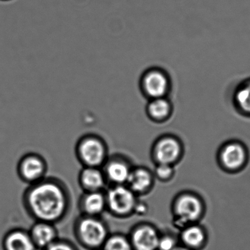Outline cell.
<instances>
[{"mask_svg": "<svg viewBox=\"0 0 250 250\" xmlns=\"http://www.w3.org/2000/svg\"><path fill=\"white\" fill-rule=\"evenodd\" d=\"M22 205L35 221L51 223L64 213L65 198L57 183L42 179L26 188L22 195Z\"/></svg>", "mask_w": 250, "mask_h": 250, "instance_id": "1", "label": "cell"}, {"mask_svg": "<svg viewBox=\"0 0 250 250\" xmlns=\"http://www.w3.org/2000/svg\"><path fill=\"white\" fill-rule=\"evenodd\" d=\"M46 164L43 159L35 154L28 153L21 157L16 166V173L21 182L28 185L38 183L43 179Z\"/></svg>", "mask_w": 250, "mask_h": 250, "instance_id": "2", "label": "cell"}, {"mask_svg": "<svg viewBox=\"0 0 250 250\" xmlns=\"http://www.w3.org/2000/svg\"><path fill=\"white\" fill-rule=\"evenodd\" d=\"M168 75L159 68H151L146 71L141 79L143 92L150 99L164 98L170 89Z\"/></svg>", "mask_w": 250, "mask_h": 250, "instance_id": "3", "label": "cell"}, {"mask_svg": "<svg viewBox=\"0 0 250 250\" xmlns=\"http://www.w3.org/2000/svg\"><path fill=\"white\" fill-rule=\"evenodd\" d=\"M2 250H38L32 242L29 231L15 227L4 233L1 239Z\"/></svg>", "mask_w": 250, "mask_h": 250, "instance_id": "4", "label": "cell"}, {"mask_svg": "<svg viewBox=\"0 0 250 250\" xmlns=\"http://www.w3.org/2000/svg\"><path fill=\"white\" fill-rule=\"evenodd\" d=\"M79 153L86 164L96 166L101 164L105 156V148L101 139L95 136L83 138L79 145Z\"/></svg>", "mask_w": 250, "mask_h": 250, "instance_id": "5", "label": "cell"}, {"mask_svg": "<svg viewBox=\"0 0 250 250\" xmlns=\"http://www.w3.org/2000/svg\"><path fill=\"white\" fill-rule=\"evenodd\" d=\"M108 205L117 214L129 212L135 205L133 193L123 186H117L110 191L108 196Z\"/></svg>", "mask_w": 250, "mask_h": 250, "instance_id": "6", "label": "cell"}, {"mask_svg": "<svg viewBox=\"0 0 250 250\" xmlns=\"http://www.w3.org/2000/svg\"><path fill=\"white\" fill-rule=\"evenodd\" d=\"M79 231L84 243L89 246H99L106 237L105 226L101 222L93 219L83 220L81 223Z\"/></svg>", "mask_w": 250, "mask_h": 250, "instance_id": "7", "label": "cell"}, {"mask_svg": "<svg viewBox=\"0 0 250 250\" xmlns=\"http://www.w3.org/2000/svg\"><path fill=\"white\" fill-rule=\"evenodd\" d=\"M202 205L198 198L192 195H185L178 200L176 213L182 223L195 221L201 215Z\"/></svg>", "mask_w": 250, "mask_h": 250, "instance_id": "8", "label": "cell"}, {"mask_svg": "<svg viewBox=\"0 0 250 250\" xmlns=\"http://www.w3.org/2000/svg\"><path fill=\"white\" fill-rule=\"evenodd\" d=\"M181 153V145L173 136L160 138L155 145V156L160 164H170Z\"/></svg>", "mask_w": 250, "mask_h": 250, "instance_id": "9", "label": "cell"}, {"mask_svg": "<svg viewBox=\"0 0 250 250\" xmlns=\"http://www.w3.org/2000/svg\"><path fill=\"white\" fill-rule=\"evenodd\" d=\"M28 231L38 250H45L55 240V230L51 223L46 222L35 221Z\"/></svg>", "mask_w": 250, "mask_h": 250, "instance_id": "10", "label": "cell"}, {"mask_svg": "<svg viewBox=\"0 0 250 250\" xmlns=\"http://www.w3.org/2000/svg\"><path fill=\"white\" fill-rule=\"evenodd\" d=\"M220 157L226 168L235 170L242 167L245 162L246 151L243 145L239 142H229L223 147Z\"/></svg>", "mask_w": 250, "mask_h": 250, "instance_id": "11", "label": "cell"}, {"mask_svg": "<svg viewBox=\"0 0 250 250\" xmlns=\"http://www.w3.org/2000/svg\"><path fill=\"white\" fill-rule=\"evenodd\" d=\"M158 236L151 227L144 226L134 233L132 242L137 250H155L158 248Z\"/></svg>", "mask_w": 250, "mask_h": 250, "instance_id": "12", "label": "cell"}, {"mask_svg": "<svg viewBox=\"0 0 250 250\" xmlns=\"http://www.w3.org/2000/svg\"><path fill=\"white\" fill-rule=\"evenodd\" d=\"M171 112V104L166 97L151 99L147 107V114L154 121L162 122L167 120Z\"/></svg>", "mask_w": 250, "mask_h": 250, "instance_id": "13", "label": "cell"}, {"mask_svg": "<svg viewBox=\"0 0 250 250\" xmlns=\"http://www.w3.org/2000/svg\"><path fill=\"white\" fill-rule=\"evenodd\" d=\"M233 101L237 110L250 117V79L237 87L233 95Z\"/></svg>", "mask_w": 250, "mask_h": 250, "instance_id": "14", "label": "cell"}, {"mask_svg": "<svg viewBox=\"0 0 250 250\" xmlns=\"http://www.w3.org/2000/svg\"><path fill=\"white\" fill-rule=\"evenodd\" d=\"M130 187L135 192H143L151 183V177L146 170L138 169L129 173L127 179Z\"/></svg>", "mask_w": 250, "mask_h": 250, "instance_id": "15", "label": "cell"}, {"mask_svg": "<svg viewBox=\"0 0 250 250\" xmlns=\"http://www.w3.org/2000/svg\"><path fill=\"white\" fill-rule=\"evenodd\" d=\"M108 177L113 182L117 183H123L127 182L129 176L128 167L125 164L118 161L111 163L107 169Z\"/></svg>", "mask_w": 250, "mask_h": 250, "instance_id": "16", "label": "cell"}, {"mask_svg": "<svg viewBox=\"0 0 250 250\" xmlns=\"http://www.w3.org/2000/svg\"><path fill=\"white\" fill-rule=\"evenodd\" d=\"M82 181L86 187L91 189L101 188L104 184L102 175L94 168H88L83 170L82 174Z\"/></svg>", "mask_w": 250, "mask_h": 250, "instance_id": "17", "label": "cell"}, {"mask_svg": "<svg viewBox=\"0 0 250 250\" xmlns=\"http://www.w3.org/2000/svg\"><path fill=\"white\" fill-rule=\"evenodd\" d=\"M182 239L188 246L195 248L200 246L204 240V233L198 226H191L185 229L182 233Z\"/></svg>", "mask_w": 250, "mask_h": 250, "instance_id": "18", "label": "cell"}, {"mask_svg": "<svg viewBox=\"0 0 250 250\" xmlns=\"http://www.w3.org/2000/svg\"><path fill=\"white\" fill-rule=\"evenodd\" d=\"M104 205H105V201H104V197L101 194H90L85 199V210L89 214H99L104 210Z\"/></svg>", "mask_w": 250, "mask_h": 250, "instance_id": "19", "label": "cell"}, {"mask_svg": "<svg viewBox=\"0 0 250 250\" xmlns=\"http://www.w3.org/2000/svg\"><path fill=\"white\" fill-rule=\"evenodd\" d=\"M105 250H131V247L125 238L115 236L107 241Z\"/></svg>", "mask_w": 250, "mask_h": 250, "instance_id": "20", "label": "cell"}, {"mask_svg": "<svg viewBox=\"0 0 250 250\" xmlns=\"http://www.w3.org/2000/svg\"><path fill=\"white\" fill-rule=\"evenodd\" d=\"M160 250H173L175 248V242L172 238L166 236L159 240L158 248Z\"/></svg>", "mask_w": 250, "mask_h": 250, "instance_id": "21", "label": "cell"}, {"mask_svg": "<svg viewBox=\"0 0 250 250\" xmlns=\"http://www.w3.org/2000/svg\"><path fill=\"white\" fill-rule=\"evenodd\" d=\"M172 171L173 170L170 164H160L156 170L157 176L161 179H167L172 174Z\"/></svg>", "mask_w": 250, "mask_h": 250, "instance_id": "22", "label": "cell"}, {"mask_svg": "<svg viewBox=\"0 0 250 250\" xmlns=\"http://www.w3.org/2000/svg\"><path fill=\"white\" fill-rule=\"evenodd\" d=\"M45 250H73L68 245L63 243H57L54 242L51 245L45 248Z\"/></svg>", "mask_w": 250, "mask_h": 250, "instance_id": "23", "label": "cell"}, {"mask_svg": "<svg viewBox=\"0 0 250 250\" xmlns=\"http://www.w3.org/2000/svg\"><path fill=\"white\" fill-rule=\"evenodd\" d=\"M173 250H189L188 249H186V248H175Z\"/></svg>", "mask_w": 250, "mask_h": 250, "instance_id": "24", "label": "cell"}, {"mask_svg": "<svg viewBox=\"0 0 250 250\" xmlns=\"http://www.w3.org/2000/svg\"><path fill=\"white\" fill-rule=\"evenodd\" d=\"M1 1H9V0H1Z\"/></svg>", "mask_w": 250, "mask_h": 250, "instance_id": "25", "label": "cell"}]
</instances>
